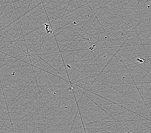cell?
Instances as JSON below:
<instances>
[{
    "label": "cell",
    "mask_w": 151,
    "mask_h": 133,
    "mask_svg": "<svg viewBox=\"0 0 151 133\" xmlns=\"http://www.w3.org/2000/svg\"><path fill=\"white\" fill-rule=\"evenodd\" d=\"M138 1L142 2H150L151 0H138Z\"/></svg>",
    "instance_id": "1"
}]
</instances>
